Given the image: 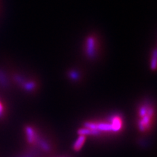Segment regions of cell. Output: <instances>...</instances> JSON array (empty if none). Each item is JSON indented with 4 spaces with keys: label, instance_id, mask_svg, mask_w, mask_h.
Wrapping results in <instances>:
<instances>
[{
    "label": "cell",
    "instance_id": "obj_3",
    "mask_svg": "<svg viewBox=\"0 0 157 157\" xmlns=\"http://www.w3.org/2000/svg\"><path fill=\"white\" fill-rule=\"evenodd\" d=\"M111 126L112 132H117L121 130L122 127V120L120 116L115 115L111 119Z\"/></svg>",
    "mask_w": 157,
    "mask_h": 157
},
{
    "label": "cell",
    "instance_id": "obj_1",
    "mask_svg": "<svg viewBox=\"0 0 157 157\" xmlns=\"http://www.w3.org/2000/svg\"><path fill=\"white\" fill-rule=\"evenodd\" d=\"M153 116V109L150 107L147 113L141 117V119L138 122V127L140 131L144 132L149 128L151 126L152 117Z\"/></svg>",
    "mask_w": 157,
    "mask_h": 157
},
{
    "label": "cell",
    "instance_id": "obj_8",
    "mask_svg": "<svg viewBox=\"0 0 157 157\" xmlns=\"http://www.w3.org/2000/svg\"><path fill=\"white\" fill-rule=\"evenodd\" d=\"M39 145H40V146L41 147V148L45 151H50V145H49L46 141H43V140H41L40 141H39Z\"/></svg>",
    "mask_w": 157,
    "mask_h": 157
},
{
    "label": "cell",
    "instance_id": "obj_11",
    "mask_svg": "<svg viewBox=\"0 0 157 157\" xmlns=\"http://www.w3.org/2000/svg\"><path fill=\"white\" fill-rule=\"evenodd\" d=\"M2 115H3V114L2 113H0V117H1L2 116Z\"/></svg>",
    "mask_w": 157,
    "mask_h": 157
},
{
    "label": "cell",
    "instance_id": "obj_4",
    "mask_svg": "<svg viewBox=\"0 0 157 157\" xmlns=\"http://www.w3.org/2000/svg\"><path fill=\"white\" fill-rule=\"evenodd\" d=\"M26 133L27 136V140L29 144H33L37 141V134L36 132L30 126L26 128Z\"/></svg>",
    "mask_w": 157,
    "mask_h": 157
},
{
    "label": "cell",
    "instance_id": "obj_2",
    "mask_svg": "<svg viewBox=\"0 0 157 157\" xmlns=\"http://www.w3.org/2000/svg\"><path fill=\"white\" fill-rule=\"evenodd\" d=\"M86 52L90 57L95 56L96 53V41L94 37H89L86 39Z\"/></svg>",
    "mask_w": 157,
    "mask_h": 157
},
{
    "label": "cell",
    "instance_id": "obj_6",
    "mask_svg": "<svg viewBox=\"0 0 157 157\" xmlns=\"http://www.w3.org/2000/svg\"><path fill=\"white\" fill-rule=\"evenodd\" d=\"M78 134L79 135L82 136H87V135H92V136H96L100 134V132L96 130H92L88 128H81L78 130Z\"/></svg>",
    "mask_w": 157,
    "mask_h": 157
},
{
    "label": "cell",
    "instance_id": "obj_9",
    "mask_svg": "<svg viewBox=\"0 0 157 157\" xmlns=\"http://www.w3.org/2000/svg\"><path fill=\"white\" fill-rule=\"evenodd\" d=\"M156 51H155L153 60L151 61V69H153V70H155L156 67Z\"/></svg>",
    "mask_w": 157,
    "mask_h": 157
},
{
    "label": "cell",
    "instance_id": "obj_7",
    "mask_svg": "<svg viewBox=\"0 0 157 157\" xmlns=\"http://www.w3.org/2000/svg\"><path fill=\"white\" fill-rule=\"evenodd\" d=\"M96 130L99 132H112L111 124L107 122L96 123Z\"/></svg>",
    "mask_w": 157,
    "mask_h": 157
},
{
    "label": "cell",
    "instance_id": "obj_5",
    "mask_svg": "<svg viewBox=\"0 0 157 157\" xmlns=\"http://www.w3.org/2000/svg\"><path fill=\"white\" fill-rule=\"evenodd\" d=\"M86 140V136H82V135H79L77 140L75 141V144H73V149L76 151H79L84 145L85 141Z\"/></svg>",
    "mask_w": 157,
    "mask_h": 157
},
{
    "label": "cell",
    "instance_id": "obj_10",
    "mask_svg": "<svg viewBox=\"0 0 157 157\" xmlns=\"http://www.w3.org/2000/svg\"><path fill=\"white\" fill-rule=\"evenodd\" d=\"M3 109H4L3 106L2 104L1 103V101H0V113H2V114H3Z\"/></svg>",
    "mask_w": 157,
    "mask_h": 157
}]
</instances>
